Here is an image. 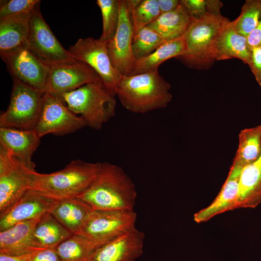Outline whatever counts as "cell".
I'll return each instance as SVG.
<instances>
[{
    "label": "cell",
    "mask_w": 261,
    "mask_h": 261,
    "mask_svg": "<svg viewBox=\"0 0 261 261\" xmlns=\"http://www.w3.org/2000/svg\"><path fill=\"white\" fill-rule=\"evenodd\" d=\"M79 198L95 210H133L137 192L121 167L104 162L92 185Z\"/></svg>",
    "instance_id": "obj_1"
},
{
    "label": "cell",
    "mask_w": 261,
    "mask_h": 261,
    "mask_svg": "<svg viewBox=\"0 0 261 261\" xmlns=\"http://www.w3.org/2000/svg\"><path fill=\"white\" fill-rule=\"evenodd\" d=\"M171 87L157 70L122 75L116 88V96L128 111L145 114L168 106L173 98Z\"/></svg>",
    "instance_id": "obj_2"
},
{
    "label": "cell",
    "mask_w": 261,
    "mask_h": 261,
    "mask_svg": "<svg viewBox=\"0 0 261 261\" xmlns=\"http://www.w3.org/2000/svg\"><path fill=\"white\" fill-rule=\"evenodd\" d=\"M101 163L76 160L52 173L35 172L31 188L59 200L79 198L95 180Z\"/></svg>",
    "instance_id": "obj_3"
},
{
    "label": "cell",
    "mask_w": 261,
    "mask_h": 261,
    "mask_svg": "<svg viewBox=\"0 0 261 261\" xmlns=\"http://www.w3.org/2000/svg\"><path fill=\"white\" fill-rule=\"evenodd\" d=\"M58 96L74 114L81 116L87 127L100 130L116 114V95L101 79Z\"/></svg>",
    "instance_id": "obj_4"
},
{
    "label": "cell",
    "mask_w": 261,
    "mask_h": 261,
    "mask_svg": "<svg viewBox=\"0 0 261 261\" xmlns=\"http://www.w3.org/2000/svg\"><path fill=\"white\" fill-rule=\"evenodd\" d=\"M228 21L222 15L211 14L193 19L183 36L185 52L176 58L190 68H209L216 60L214 49L216 41Z\"/></svg>",
    "instance_id": "obj_5"
},
{
    "label": "cell",
    "mask_w": 261,
    "mask_h": 261,
    "mask_svg": "<svg viewBox=\"0 0 261 261\" xmlns=\"http://www.w3.org/2000/svg\"><path fill=\"white\" fill-rule=\"evenodd\" d=\"M10 101L0 116V128L35 130L42 111L45 92L13 78Z\"/></svg>",
    "instance_id": "obj_6"
},
{
    "label": "cell",
    "mask_w": 261,
    "mask_h": 261,
    "mask_svg": "<svg viewBox=\"0 0 261 261\" xmlns=\"http://www.w3.org/2000/svg\"><path fill=\"white\" fill-rule=\"evenodd\" d=\"M136 219L134 210L93 209L79 233L96 249L135 228Z\"/></svg>",
    "instance_id": "obj_7"
},
{
    "label": "cell",
    "mask_w": 261,
    "mask_h": 261,
    "mask_svg": "<svg viewBox=\"0 0 261 261\" xmlns=\"http://www.w3.org/2000/svg\"><path fill=\"white\" fill-rule=\"evenodd\" d=\"M39 3L30 13L26 47L50 67L76 59L65 49L44 20Z\"/></svg>",
    "instance_id": "obj_8"
},
{
    "label": "cell",
    "mask_w": 261,
    "mask_h": 261,
    "mask_svg": "<svg viewBox=\"0 0 261 261\" xmlns=\"http://www.w3.org/2000/svg\"><path fill=\"white\" fill-rule=\"evenodd\" d=\"M32 170L0 145V215L32 187Z\"/></svg>",
    "instance_id": "obj_9"
},
{
    "label": "cell",
    "mask_w": 261,
    "mask_h": 261,
    "mask_svg": "<svg viewBox=\"0 0 261 261\" xmlns=\"http://www.w3.org/2000/svg\"><path fill=\"white\" fill-rule=\"evenodd\" d=\"M107 44L100 38H80L68 51L75 59L93 69L107 88L116 95V88L122 75L113 65Z\"/></svg>",
    "instance_id": "obj_10"
},
{
    "label": "cell",
    "mask_w": 261,
    "mask_h": 261,
    "mask_svg": "<svg viewBox=\"0 0 261 261\" xmlns=\"http://www.w3.org/2000/svg\"><path fill=\"white\" fill-rule=\"evenodd\" d=\"M86 126L84 119L72 112L58 96L44 93L42 113L35 129L41 138L49 134H68Z\"/></svg>",
    "instance_id": "obj_11"
},
{
    "label": "cell",
    "mask_w": 261,
    "mask_h": 261,
    "mask_svg": "<svg viewBox=\"0 0 261 261\" xmlns=\"http://www.w3.org/2000/svg\"><path fill=\"white\" fill-rule=\"evenodd\" d=\"M13 78L45 92L50 67L45 64L26 47L0 54Z\"/></svg>",
    "instance_id": "obj_12"
},
{
    "label": "cell",
    "mask_w": 261,
    "mask_h": 261,
    "mask_svg": "<svg viewBox=\"0 0 261 261\" xmlns=\"http://www.w3.org/2000/svg\"><path fill=\"white\" fill-rule=\"evenodd\" d=\"M99 79L93 69L76 59L50 67L45 92L59 95Z\"/></svg>",
    "instance_id": "obj_13"
},
{
    "label": "cell",
    "mask_w": 261,
    "mask_h": 261,
    "mask_svg": "<svg viewBox=\"0 0 261 261\" xmlns=\"http://www.w3.org/2000/svg\"><path fill=\"white\" fill-rule=\"evenodd\" d=\"M133 37L130 13L124 0H120L117 29L113 38L107 43V46L113 65L122 75L130 74L135 61L132 49Z\"/></svg>",
    "instance_id": "obj_14"
},
{
    "label": "cell",
    "mask_w": 261,
    "mask_h": 261,
    "mask_svg": "<svg viewBox=\"0 0 261 261\" xmlns=\"http://www.w3.org/2000/svg\"><path fill=\"white\" fill-rule=\"evenodd\" d=\"M59 201L34 188L29 189L10 209L0 215V232L20 222L51 213Z\"/></svg>",
    "instance_id": "obj_15"
},
{
    "label": "cell",
    "mask_w": 261,
    "mask_h": 261,
    "mask_svg": "<svg viewBox=\"0 0 261 261\" xmlns=\"http://www.w3.org/2000/svg\"><path fill=\"white\" fill-rule=\"evenodd\" d=\"M145 238L135 228L95 249L89 261H135L143 253Z\"/></svg>",
    "instance_id": "obj_16"
},
{
    "label": "cell",
    "mask_w": 261,
    "mask_h": 261,
    "mask_svg": "<svg viewBox=\"0 0 261 261\" xmlns=\"http://www.w3.org/2000/svg\"><path fill=\"white\" fill-rule=\"evenodd\" d=\"M243 168L232 163L227 177L218 194L211 203L196 212L193 220L197 223L209 220L216 216L236 209L239 181Z\"/></svg>",
    "instance_id": "obj_17"
},
{
    "label": "cell",
    "mask_w": 261,
    "mask_h": 261,
    "mask_svg": "<svg viewBox=\"0 0 261 261\" xmlns=\"http://www.w3.org/2000/svg\"><path fill=\"white\" fill-rule=\"evenodd\" d=\"M35 130L0 128V145L30 169L35 171L32 156L40 143Z\"/></svg>",
    "instance_id": "obj_18"
},
{
    "label": "cell",
    "mask_w": 261,
    "mask_h": 261,
    "mask_svg": "<svg viewBox=\"0 0 261 261\" xmlns=\"http://www.w3.org/2000/svg\"><path fill=\"white\" fill-rule=\"evenodd\" d=\"M43 217L20 222L0 232V253L21 256L40 249L34 243L33 233Z\"/></svg>",
    "instance_id": "obj_19"
},
{
    "label": "cell",
    "mask_w": 261,
    "mask_h": 261,
    "mask_svg": "<svg viewBox=\"0 0 261 261\" xmlns=\"http://www.w3.org/2000/svg\"><path fill=\"white\" fill-rule=\"evenodd\" d=\"M251 52L247 43L246 37L236 30L232 21H228L221 30L215 44V60L236 58L248 65Z\"/></svg>",
    "instance_id": "obj_20"
},
{
    "label": "cell",
    "mask_w": 261,
    "mask_h": 261,
    "mask_svg": "<svg viewBox=\"0 0 261 261\" xmlns=\"http://www.w3.org/2000/svg\"><path fill=\"white\" fill-rule=\"evenodd\" d=\"M93 209L80 198L60 200L51 214L72 234L79 233Z\"/></svg>",
    "instance_id": "obj_21"
},
{
    "label": "cell",
    "mask_w": 261,
    "mask_h": 261,
    "mask_svg": "<svg viewBox=\"0 0 261 261\" xmlns=\"http://www.w3.org/2000/svg\"><path fill=\"white\" fill-rule=\"evenodd\" d=\"M261 203V154L243 168L240 174L236 209L254 208Z\"/></svg>",
    "instance_id": "obj_22"
},
{
    "label": "cell",
    "mask_w": 261,
    "mask_h": 261,
    "mask_svg": "<svg viewBox=\"0 0 261 261\" xmlns=\"http://www.w3.org/2000/svg\"><path fill=\"white\" fill-rule=\"evenodd\" d=\"M30 14L0 19V54L26 47Z\"/></svg>",
    "instance_id": "obj_23"
},
{
    "label": "cell",
    "mask_w": 261,
    "mask_h": 261,
    "mask_svg": "<svg viewBox=\"0 0 261 261\" xmlns=\"http://www.w3.org/2000/svg\"><path fill=\"white\" fill-rule=\"evenodd\" d=\"M192 20L180 1L176 9L160 14L148 26L167 41L183 37Z\"/></svg>",
    "instance_id": "obj_24"
},
{
    "label": "cell",
    "mask_w": 261,
    "mask_h": 261,
    "mask_svg": "<svg viewBox=\"0 0 261 261\" xmlns=\"http://www.w3.org/2000/svg\"><path fill=\"white\" fill-rule=\"evenodd\" d=\"M186 51L184 37L164 42L147 57L135 60L130 75H135L158 70L164 61L183 55Z\"/></svg>",
    "instance_id": "obj_25"
},
{
    "label": "cell",
    "mask_w": 261,
    "mask_h": 261,
    "mask_svg": "<svg viewBox=\"0 0 261 261\" xmlns=\"http://www.w3.org/2000/svg\"><path fill=\"white\" fill-rule=\"evenodd\" d=\"M72 234L51 213L44 216L36 225L33 237L39 248H55Z\"/></svg>",
    "instance_id": "obj_26"
},
{
    "label": "cell",
    "mask_w": 261,
    "mask_h": 261,
    "mask_svg": "<svg viewBox=\"0 0 261 261\" xmlns=\"http://www.w3.org/2000/svg\"><path fill=\"white\" fill-rule=\"evenodd\" d=\"M261 154V124L242 130L233 163L242 168L256 160Z\"/></svg>",
    "instance_id": "obj_27"
},
{
    "label": "cell",
    "mask_w": 261,
    "mask_h": 261,
    "mask_svg": "<svg viewBox=\"0 0 261 261\" xmlns=\"http://www.w3.org/2000/svg\"><path fill=\"white\" fill-rule=\"evenodd\" d=\"M95 249L80 233L72 234L55 248L61 261H89Z\"/></svg>",
    "instance_id": "obj_28"
},
{
    "label": "cell",
    "mask_w": 261,
    "mask_h": 261,
    "mask_svg": "<svg viewBox=\"0 0 261 261\" xmlns=\"http://www.w3.org/2000/svg\"><path fill=\"white\" fill-rule=\"evenodd\" d=\"M165 41L156 31L146 26L133 37L132 49L135 60L145 58Z\"/></svg>",
    "instance_id": "obj_29"
},
{
    "label": "cell",
    "mask_w": 261,
    "mask_h": 261,
    "mask_svg": "<svg viewBox=\"0 0 261 261\" xmlns=\"http://www.w3.org/2000/svg\"><path fill=\"white\" fill-rule=\"evenodd\" d=\"M261 18V0H246L240 15L232 21L236 30L246 37L258 25Z\"/></svg>",
    "instance_id": "obj_30"
},
{
    "label": "cell",
    "mask_w": 261,
    "mask_h": 261,
    "mask_svg": "<svg viewBox=\"0 0 261 261\" xmlns=\"http://www.w3.org/2000/svg\"><path fill=\"white\" fill-rule=\"evenodd\" d=\"M102 21V31L100 39L108 43L115 34L118 24L120 0H97Z\"/></svg>",
    "instance_id": "obj_31"
},
{
    "label": "cell",
    "mask_w": 261,
    "mask_h": 261,
    "mask_svg": "<svg viewBox=\"0 0 261 261\" xmlns=\"http://www.w3.org/2000/svg\"><path fill=\"white\" fill-rule=\"evenodd\" d=\"M130 13L133 35L148 26L160 14L158 0H140Z\"/></svg>",
    "instance_id": "obj_32"
},
{
    "label": "cell",
    "mask_w": 261,
    "mask_h": 261,
    "mask_svg": "<svg viewBox=\"0 0 261 261\" xmlns=\"http://www.w3.org/2000/svg\"><path fill=\"white\" fill-rule=\"evenodd\" d=\"M40 3L39 0H10L0 8V19L10 16L30 14Z\"/></svg>",
    "instance_id": "obj_33"
},
{
    "label": "cell",
    "mask_w": 261,
    "mask_h": 261,
    "mask_svg": "<svg viewBox=\"0 0 261 261\" xmlns=\"http://www.w3.org/2000/svg\"><path fill=\"white\" fill-rule=\"evenodd\" d=\"M180 1L192 19H199L209 14L206 0H181Z\"/></svg>",
    "instance_id": "obj_34"
},
{
    "label": "cell",
    "mask_w": 261,
    "mask_h": 261,
    "mask_svg": "<svg viewBox=\"0 0 261 261\" xmlns=\"http://www.w3.org/2000/svg\"><path fill=\"white\" fill-rule=\"evenodd\" d=\"M23 256L27 261H61L55 248H40Z\"/></svg>",
    "instance_id": "obj_35"
},
{
    "label": "cell",
    "mask_w": 261,
    "mask_h": 261,
    "mask_svg": "<svg viewBox=\"0 0 261 261\" xmlns=\"http://www.w3.org/2000/svg\"><path fill=\"white\" fill-rule=\"evenodd\" d=\"M248 66L256 81L261 87V45L251 50Z\"/></svg>",
    "instance_id": "obj_36"
},
{
    "label": "cell",
    "mask_w": 261,
    "mask_h": 261,
    "mask_svg": "<svg viewBox=\"0 0 261 261\" xmlns=\"http://www.w3.org/2000/svg\"><path fill=\"white\" fill-rule=\"evenodd\" d=\"M246 40L251 50L261 45V18L257 27L246 36Z\"/></svg>",
    "instance_id": "obj_37"
},
{
    "label": "cell",
    "mask_w": 261,
    "mask_h": 261,
    "mask_svg": "<svg viewBox=\"0 0 261 261\" xmlns=\"http://www.w3.org/2000/svg\"><path fill=\"white\" fill-rule=\"evenodd\" d=\"M160 14L173 11L180 4L179 0H158Z\"/></svg>",
    "instance_id": "obj_38"
},
{
    "label": "cell",
    "mask_w": 261,
    "mask_h": 261,
    "mask_svg": "<svg viewBox=\"0 0 261 261\" xmlns=\"http://www.w3.org/2000/svg\"><path fill=\"white\" fill-rule=\"evenodd\" d=\"M207 13L209 14L219 15L220 9L222 7L221 2L218 0H206Z\"/></svg>",
    "instance_id": "obj_39"
},
{
    "label": "cell",
    "mask_w": 261,
    "mask_h": 261,
    "mask_svg": "<svg viewBox=\"0 0 261 261\" xmlns=\"http://www.w3.org/2000/svg\"><path fill=\"white\" fill-rule=\"evenodd\" d=\"M0 261H27L23 255L13 256L0 253Z\"/></svg>",
    "instance_id": "obj_40"
}]
</instances>
